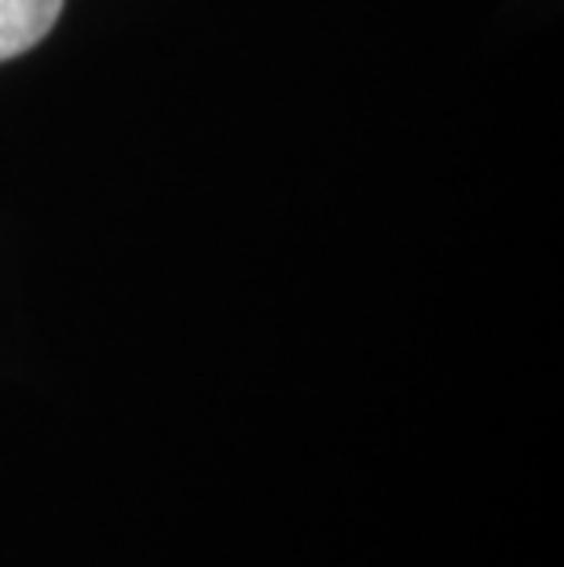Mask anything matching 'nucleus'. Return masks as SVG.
Returning <instances> with one entry per match:
<instances>
[{
  "label": "nucleus",
  "mask_w": 564,
  "mask_h": 567,
  "mask_svg": "<svg viewBox=\"0 0 564 567\" xmlns=\"http://www.w3.org/2000/svg\"><path fill=\"white\" fill-rule=\"evenodd\" d=\"M63 0H0V63L30 52L52 33Z\"/></svg>",
  "instance_id": "1"
}]
</instances>
